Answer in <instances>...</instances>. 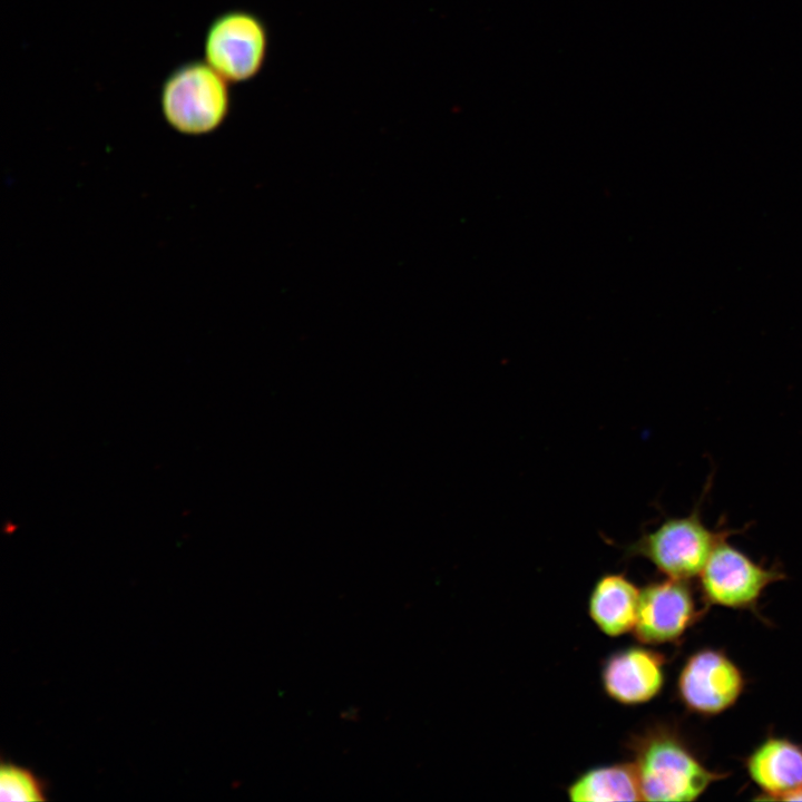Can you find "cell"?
Segmentation results:
<instances>
[{
	"label": "cell",
	"mask_w": 802,
	"mask_h": 802,
	"mask_svg": "<svg viewBox=\"0 0 802 802\" xmlns=\"http://www.w3.org/2000/svg\"><path fill=\"white\" fill-rule=\"evenodd\" d=\"M629 749L643 801H694L725 776L705 766L677 732L664 725L635 735Z\"/></svg>",
	"instance_id": "obj_1"
},
{
	"label": "cell",
	"mask_w": 802,
	"mask_h": 802,
	"mask_svg": "<svg viewBox=\"0 0 802 802\" xmlns=\"http://www.w3.org/2000/svg\"><path fill=\"white\" fill-rule=\"evenodd\" d=\"M228 81L205 60L179 65L165 78L160 109L176 131L198 136L217 129L228 115Z\"/></svg>",
	"instance_id": "obj_2"
},
{
	"label": "cell",
	"mask_w": 802,
	"mask_h": 802,
	"mask_svg": "<svg viewBox=\"0 0 802 802\" xmlns=\"http://www.w3.org/2000/svg\"><path fill=\"white\" fill-rule=\"evenodd\" d=\"M728 529L713 530L702 520L698 506L687 516L665 519L626 548L630 557L649 560L668 578L698 577L717 542Z\"/></svg>",
	"instance_id": "obj_3"
},
{
	"label": "cell",
	"mask_w": 802,
	"mask_h": 802,
	"mask_svg": "<svg viewBox=\"0 0 802 802\" xmlns=\"http://www.w3.org/2000/svg\"><path fill=\"white\" fill-rule=\"evenodd\" d=\"M268 49L266 26L251 11L235 9L208 26L204 60L228 82H244L262 70Z\"/></svg>",
	"instance_id": "obj_4"
},
{
	"label": "cell",
	"mask_w": 802,
	"mask_h": 802,
	"mask_svg": "<svg viewBox=\"0 0 802 802\" xmlns=\"http://www.w3.org/2000/svg\"><path fill=\"white\" fill-rule=\"evenodd\" d=\"M722 538L698 575L707 605L752 609L765 588L785 578L776 566L765 567Z\"/></svg>",
	"instance_id": "obj_5"
},
{
	"label": "cell",
	"mask_w": 802,
	"mask_h": 802,
	"mask_svg": "<svg viewBox=\"0 0 802 802\" xmlns=\"http://www.w3.org/2000/svg\"><path fill=\"white\" fill-rule=\"evenodd\" d=\"M745 687L739 666L722 651L703 648L692 654L677 679L684 706L698 715L713 716L732 707Z\"/></svg>",
	"instance_id": "obj_6"
},
{
	"label": "cell",
	"mask_w": 802,
	"mask_h": 802,
	"mask_svg": "<svg viewBox=\"0 0 802 802\" xmlns=\"http://www.w3.org/2000/svg\"><path fill=\"white\" fill-rule=\"evenodd\" d=\"M700 614L686 580L667 577L642 588L634 635L644 644L673 643L685 634Z\"/></svg>",
	"instance_id": "obj_7"
},
{
	"label": "cell",
	"mask_w": 802,
	"mask_h": 802,
	"mask_svg": "<svg viewBox=\"0 0 802 802\" xmlns=\"http://www.w3.org/2000/svg\"><path fill=\"white\" fill-rule=\"evenodd\" d=\"M664 657L640 646L610 654L602 667L605 693L624 705H638L657 696L664 685Z\"/></svg>",
	"instance_id": "obj_8"
},
{
	"label": "cell",
	"mask_w": 802,
	"mask_h": 802,
	"mask_svg": "<svg viewBox=\"0 0 802 802\" xmlns=\"http://www.w3.org/2000/svg\"><path fill=\"white\" fill-rule=\"evenodd\" d=\"M745 767L765 799L784 800L802 788V746L770 736L750 753Z\"/></svg>",
	"instance_id": "obj_9"
},
{
	"label": "cell",
	"mask_w": 802,
	"mask_h": 802,
	"mask_svg": "<svg viewBox=\"0 0 802 802\" xmlns=\"http://www.w3.org/2000/svg\"><path fill=\"white\" fill-rule=\"evenodd\" d=\"M640 590L624 574H606L594 585L588 613L605 635L617 637L634 629Z\"/></svg>",
	"instance_id": "obj_10"
},
{
	"label": "cell",
	"mask_w": 802,
	"mask_h": 802,
	"mask_svg": "<svg viewBox=\"0 0 802 802\" xmlns=\"http://www.w3.org/2000/svg\"><path fill=\"white\" fill-rule=\"evenodd\" d=\"M567 794L574 802L642 801L632 762L587 770L573 781Z\"/></svg>",
	"instance_id": "obj_11"
},
{
	"label": "cell",
	"mask_w": 802,
	"mask_h": 802,
	"mask_svg": "<svg viewBox=\"0 0 802 802\" xmlns=\"http://www.w3.org/2000/svg\"><path fill=\"white\" fill-rule=\"evenodd\" d=\"M1 801H43L46 784L29 769L13 763H2L0 767Z\"/></svg>",
	"instance_id": "obj_12"
},
{
	"label": "cell",
	"mask_w": 802,
	"mask_h": 802,
	"mask_svg": "<svg viewBox=\"0 0 802 802\" xmlns=\"http://www.w3.org/2000/svg\"><path fill=\"white\" fill-rule=\"evenodd\" d=\"M783 801H802V788L789 794Z\"/></svg>",
	"instance_id": "obj_13"
}]
</instances>
